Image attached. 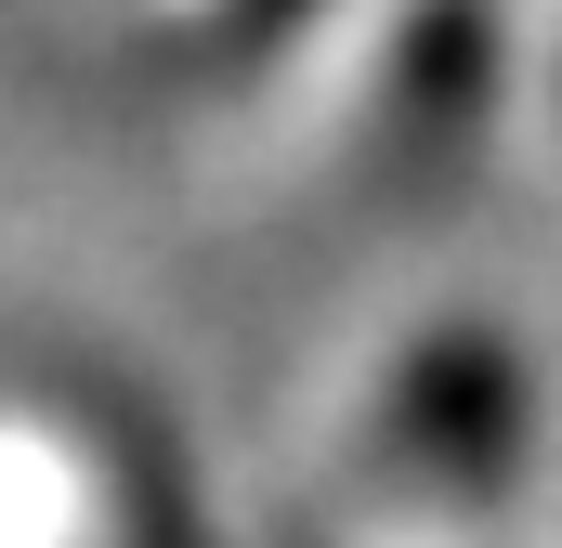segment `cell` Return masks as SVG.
Instances as JSON below:
<instances>
[{"label":"cell","instance_id":"cell-1","mask_svg":"<svg viewBox=\"0 0 562 548\" xmlns=\"http://www.w3.org/2000/svg\"><path fill=\"white\" fill-rule=\"evenodd\" d=\"M0 548H183V523L157 510V483L105 418L13 392L0 406Z\"/></svg>","mask_w":562,"mask_h":548}]
</instances>
